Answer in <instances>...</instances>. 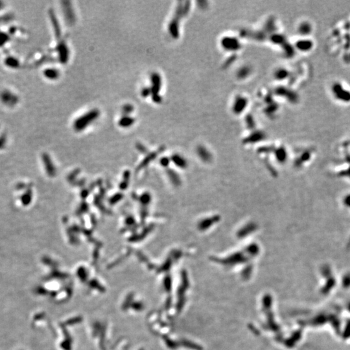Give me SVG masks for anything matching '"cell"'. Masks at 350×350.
<instances>
[{
  "mask_svg": "<svg viewBox=\"0 0 350 350\" xmlns=\"http://www.w3.org/2000/svg\"><path fill=\"white\" fill-rule=\"evenodd\" d=\"M100 112L97 109L91 110L86 114L77 118L74 123L75 129L80 131L84 129L93 121L96 120L99 117Z\"/></svg>",
  "mask_w": 350,
  "mask_h": 350,
  "instance_id": "cell-1",
  "label": "cell"
},
{
  "mask_svg": "<svg viewBox=\"0 0 350 350\" xmlns=\"http://www.w3.org/2000/svg\"><path fill=\"white\" fill-rule=\"evenodd\" d=\"M151 80L152 85L150 87L152 96L159 95V92L162 88V78L157 73H154L151 75Z\"/></svg>",
  "mask_w": 350,
  "mask_h": 350,
  "instance_id": "cell-2",
  "label": "cell"
},
{
  "mask_svg": "<svg viewBox=\"0 0 350 350\" xmlns=\"http://www.w3.org/2000/svg\"><path fill=\"white\" fill-rule=\"evenodd\" d=\"M135 122V119L129 115H124L119 121V125L122 127H129Z\"/></svg>",
  "mask_w": 350,
  "mask_h": 350,
  "instance_id": "cell-3",
  "label": "cell"
},
{
  "mask_svg": "<svg viewBox=\"0 0 350 350\" xmlns=\"http://www.w3.org/2000/svg\"><path fill=\"white\" fill-rule=\"evenodd\" d=\"M66 17L68 19V22L69 23H72L75 21V14L74 11L72 10V8L70 5L66 6Z\"/></svg>",
  "mask_w": 350,
  "mask_h": 350,
  "instance_id": "cell-4",
  "label": "cell"
},
{
  "mask_svg": "<svg viewBox=\"0 0 350 350\" xmlns=\"http://www.w3.org/2000/svg\"><path fill=\"white\" fill-rule=\"evenodd\" d=\"M134 110L133 106L131 105H124L122 108V112L124 115H129Z\"/></svg>",
  "mask_w": 350,
  "mask_h": 350,
  "instance_id": "cell-5",
  "label": "cell"
},
{
  "mask_svg": "<svg viewBox=\"0 0 350 350\" xmlns=\"http://www.w3.org/2000/svg\"><path fill=\"white\" fill-rule=\"evenodd\" d=\"M141 95L144 97H147L148 95H151L150 88H145L143 89L141 92Z\"/></svg>",
  "mask_w": 350,
  "mask_h": 350,
  "instance_id": "cell-6",
  "label": "cell"
},
{
  "mask_svg": "<svg viewBox=\"0 0 350 350\" xmlns=\"http://www.w3.org/2000/svg\"><path fill=\"white\" fill-rule=\"evenodd\" d=\"M152 99H153V101L154 103H160L162 100V97H161L160 95L152 96Z\"/></svg>",
  "mask_w": 350,
  "mask_h": 350,
  "instance_id": "cell-7",
  "label": "cell"
}]
</instances>
